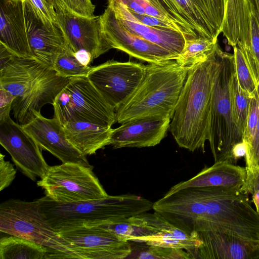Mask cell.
I'll use <instances>...</instances> for the list:
<instances>
[{"mask_svg":"<svg viewBox=\"0 0 259 259\" xmlns=\"http://www.w3.org/2000/svg\"><path fill=\"white\" fill-rule=\"evenodd\" d=\"M249 4L251 18L250 45L246 50L240 49L252 76L257 84L259 81V22L253 6L250 2Z\"/></svg>","mask_w":259,"mask_h":259,"instance_id":"30","label":"cell"},{"mask_svg":"<svg viewBox=\"0 0 259 259\" xmlns=\"http://www.w3.org/2000/svg\"><path fill=\"white\" fill-rule=\"evenodd\" d=\"M225 9L221 33L229 45L241 50L250 45L251 18L248 0H224Z\"/></svg>","mask_w":259,"mask_h":259,"instance_id":"24","label":"cell"},{"mask_svg":"<svg viewBox=\"0 0 259 259\" xmlns=\"http://www.w3.org/2000/svg\"><path fill=\"white\" fill-rule=\"evenodd\" d=\"M256 92L258 103V113L255 133L250 146L245 156L246 169L251 170L259 169V81Z\"/></svg>","mask_w":259,"mask_h":259,"instance_id":"34","label":"cell"},{"mask_svg":"<svg viewBox=\"0 0 259 259\" xmlns=\"http://www.w3.org/2000/svg\"><path fill=\"white\" fill-rule=\"evenodd\" d=\"M0 43L19 56L32 57L23 0H0Z\"/></svg>","mask_w":259,"mask_h":259,"instance_id":"21","label":"cell"},{"mask_svg":"<svg viewBox=\"0 0 259 259\" xmlns=\"http://www.w3.org/2000/svg\"><path fill=\"white\" fill-rule=\"evenodd\" d=\"M241 190L246 195H252L255 210L259 214V169L246 170V181Z\"/></svg>","mask_w":259,"mask_h":259,"instance_id":"36","label":"cell"},{"mask_svg":"<svg viewBox=\"0 0 259 259\" xmlns=\"http://www.w3.org/2000/svg\"><path fill=\"white\" fill-rule=\"evenodd\" d=\"M15 98L10 92L0 87V121L10 117V113Z\"/></svg>","mask_w":259,"mask_h":259,"instance_id":"41","label":"cell"},{"mask_svg":"<svg viewBox=\"0 0 259 259\" xmlns=\"http://www.w3.org/2000/svg\"><path fill=\"white\" fill-rule=\"evenodd\" d=\"M56 17L58 26L74 53L85 50L94 60L112 49L102 32L100 16L86 17L63 11L56 12Z\"/></svg>","mask_w":259,"mask_h":259,"instance_id":"16","label":"cell"},{"mask_svg":"<svg viewBox=\"0 0 259 259\" xmlns=\"http://www.w3.org/2000/svg\"><path fill=\"white\" fill-rule=\"evenodd\" d=\"M74 55L78 61L83 65L90 66L93 61L91 54L84 50H80L74 53Z\"/></svg>","mask_w":259,"mask_h":259,"instance_id":"43","label":"cell"},{"mask_svg":"<svg viewBox=\"0 0 259 259\" xmlns=\"http://www.w3.org/2000/svg\"><path fill=\"white\" fill-rule=\"evenodd\" d=\"M0 143L16 167L32 181L42 178L49 166L35 141L10 117L0 121Z\"/></svg>","mask_w":259,"mask_h":259,"instance_id":"13","label":"cell"},{"mask_svg":"<svg viewBox=\"0 0 259 259\" xmlns=\"http://www.w3.org/2000/svg\"><path fill=\"white\" fill-rule=\"evenodd\" d=\"M210 29L215 39L221 33L224 0H192Z\"/></svg>","mask_w":259,"mask_h":259,"instance_id":"29","label":"cell"},{"mask_svg":"<svg viewBox=\"0 0 259 259\" xmlns=\"http://www.w3.org/2000/svg\"><path fill=\"white\" fill-rule=\"evenodd\" d=\"M171 118L150 117L131 120L113 129L109 145L113 148L156 146L165 137Z\"/></svg>","mask_w":259,"mask_h":259,"instance_id":"18","label":"cell"},{"mask_svg":"<svg viewBox=\"0 0 259 259\" xmlns=\"http://www.w3.org/2000/svg\"><path fill=\"white\" fill-rule=\"evenodd\" d=\"M67 11L75 15L91 17L94 15L95 6L91 0H61Z\"/></svg>","mask_w":259,"mask_h":259,"instance_id":"37","label":"cell"},{"mask_svg":"<svg viewBox=\"0 0 259 259\" xmlns=\"http://www.w3.org/2000/svg\"><path fill=\"white\" fill-rule=\"evenodd\" d=\"M47 21L57 24L56 12L47 0H28Z\"/></svg>","mask_w":259,"mask_h":259,"instance_id":"39","label":"cell"},{"mask_svg":"<svg viewBox=\"0 0 259 259\" xmlns=\"http://www.w3.org/2000/svg\"><path fill=\"white\" fill-rule=\"evenodd\" d=\"M215 48L205 61L189 69L169 129L179 147L201 149L210 138L212 89L217 63Z\"/></svg>","mask_w":259,"mask_h":259,"instance_id":"2","label":"cell"},{"mask_svg":"<svg viewBox=\"0 0 259 259\" xmlns=\"http://www.w3.org/2000/svg\"><path fill=\"white\" fill-rule=\"evenodd\" d=\"M48 2L54 8L56 12L67 11L61 0H47Z\"/></svg>","mask_w":259,"mask_h":259,"instance_id":"44","label":"cell"},{"mask_svg":"<svg viewBox=\"0 0 259 259\" xmlns=\"http://www.w3.org/2000/svg\"><path fill=\"white\" fill-rule=\"evenodd\" d=\"M246 179L245 167L227 161H218L210 167H205L192 178L173 186L165 194L192 187L241 189Z\"/></svg>","mask_w":259,"mask_h":259,"instance_id":"22","label":"cell"},{"mask_svg":"<svg viewBox=\"0 0 259 259\" xmlns=\"http://www.w3.org/2000/svg\"><path fill=\"white\" fill-rule=\"evenodd\" d=\"M158 1L179 27L186 41L200 38L218 41L192 0Z\"/></svg>","mask_w":259,"mask_h":259,"instance_id":"23","label":"cell"},{"mask_svg":"<svg viewBox=\"0 0 259 259\" xmlns=\"http://www.w3.org/2000/svg\"><path fill=\"white\" fill-rule=\"evenodd\" d=\"M247 152V146L243 141L235 144L232 149L231 154L234 160L236 162L237 160L245 156Z\"/></svg>","mask_w":259,"mask_h":259,"instance_id":"42","label":"cell"},{"mask_svg":"<svg viewBox=\"0 0 259 259\" xmlns=\"http://www.w3.org/2000/svg\"><path fill=\"white\" fill-rule=\"evenodd\" d=\"M5 156L0 154V191L8 187L16 177V170L13 165L5 159Z\"/></svg>","mask_w":259,"mask_h":259,"instance_id":"38","label":"cell"},{"mask_svg":"<svg viewBox=\"0 0 259 259\" xmlns=\"http://www.w3.org/2000/svg\"><path fill=\"white\" fill-rule=\"evenodd\" d=\"M34 115L33 120L21 126L41 149L48 151L62 163H76L93 168L87 156L68 140L63 125L57 119L47 118L40 112Z\"/></svg>","mask_w":259,"mask_h":259,"instance_id":"17","label":"cell"},{"mask_svg":"<svg viewBox=\"0 0 259 259\" xmlns=\"http://www.w3.org/2000/svg\"><path fill=\"white\" fill-rule=\"evenodd\" d=\"M176 60L146 65L133 94L115 110L116 121L150 117L171 118L188 73Z\"/></svg>","mask_w":259,"mask_h":259,"instance_id":"5","label":"cell"},{"mask_svg":"<svg viewBox=\"0 0 259 259\" xmlns=\"http://www.w3.org/2000/svg\"><path fill=\"white\" fill-rule=\"evenodd\" d=\"M0 231L26 239L49 249V258H65L66 241L47 221L38 200L11 199L0 205Z\"/></svg>","mask_w":259,"mask_h":259,"instance_id":"6","label":"cell"},{"mask_svg":"<svg viewBox=\"0 0 259 259\" xmlns=\"http://www.w3.org/2000/svg\"><path fill=\"white\" fill-rule=\"evenodd\" d=\"M59 233L70 249L65 258L123 259L132 252L129 241L99 226L80 227Z\"/></svg>","mask_w":259,"mask_h":259,"instance_id":"11","label":"cell"},{"mask_svg":"<svg viewBox=\"0 0 259 259\" xmlns=\"http://www.w3.org/2000/svg\"><path fill=\"white\" fill-rule=\"evenodd\" d=\"M49 249L21 237L10 235L0 240L1 259H47Z\"/></svg>","mask_w":259,"mask_h":259,"instance_id":"26","label":"cell"},{"mask_svg":"<svg viewBox=\"0 0 259 259\" xmlns=\"http://www.w3.org/2000/svg\"><path fill=\"white\" fill-rule=\"evenodd\" d=\"M218 41L200 38L186 41L185 47L176 60L188 69L206 60L213 52Z\"/></svg>","mask_w":259,"mask_h":259,"instance_id":"28","label":"cell"},{"mask_svg":"<svg viewBox=\"0 0 259 259\" xmlns=\"http://www.w3.org/2000/svg\"><path fill=\"white\" fill-rule=\"evenodd\" d=\"M102 32L112 49L150 63L177 60L179 56L169 51L126 30L108 6L100 16Z\"/></svg>","mask_w":259,"mask_h":259,"instance_id":"14","label":"cell"},{"mask_svg":"<svg viewBox=\"0 0 259 259\" xmlns=\"http://www.w3.org/2000/svg\"><path fill=\"white\" fill-rule=\"evenodd\" d=\"M99 227L109 229L130 242L148 245L182 249L195 258L201 244L198 232L188 233L157 212H143L126 220Z\"/></svg>","mask_w":259,"mask_h":259,"instance_id":"8","label":"cell"},{"mask_svg":"<svg viewBox=\"0 0 259 259\" xmlns=\"http://www.w3.org/2000/svg\"><path fill=\"white\" fill-rule=\"evenodd\" d=\"M217 63L214 72L211 99L209 142L214 162H236L232 158L236 139L231 117L230 79L234 70L233 55L224 52L218 45Z\"/></svg>","mask_w":259,"mask_h":259,"instance_id":"7","label":"cell"},{"mask_svg":"<svg viewBox=\"0 0 259 259\" xmlns=\"http://www.w3.org/2000/svg\"><path fill=\"white\" fill-rule=\"evenodd\" d=\"M121 25L131 33L154 43L179 56L183 50L186 39L181 32L168 28L154 27L139 22L121 0H108Z\"/></svg>","mask_w":259,"mask_h":259,"instance_id":"19","label":"cell"},{"mask_svg":"<svg viewBox=\"0 0 259 259\" xmlns=\"http://www.w3.org/2000/svg\"><path fill=\"white\" fill-rule=\"evenodd\" d=\"M253 6L259 22V0H248Z\"/></svg>","mask_w":259,"mask_h":259,"instance_id":"45","label":"cell"},{"mask_svg":"<svg viewBox=\"0 0 259 259\" xmlns=\"http://www.w3.org/2000/svg\"><path fill=\"white\" fill-rule=\"evenodd\" d=\"M153 210L188 233H226L259 241V214L241 189L185 188L165 194Z\"/></svg>","mask_w":259,"mask_h":259,"instance_id":"1","label":"cell"},{"mask_svg":"<svg viewBox=\"0 0 259 259\" xmlns=\"http://www.w3.org/2000/svg\"><path fill=\"white\" fill-rule=\"evenodd\" d=\"M63 126L68 140L85 156L109 145L113 130L111 127L83 121L69 122Z\"/></svg>","mask_w":259,"mask_h":259,"instance_id":"25","label":"cell"},{"mask_svg":"<svg viewBox=\"0 0 259 259\" xmlns=\"http://www.w3.org/2000/svg\"><path fill=\"white\" fill-rule=\"evenodd\" d=\"M258 113V103L256 91L251 98L246 128L242 141L247 146V150L253 140L255 131Z\"/></svg>","mask_w":259,"mask_h":259,"instance_id":"35","label":"cell"},{"mask_svg":"<svg viewBox=\"0 0 259 259\" xmlns=\"http://www.w3.org/2000/svg\"><path fill=\"white\" fill-rule=\"evenodd\" d=\"M71 77L60 76L52 68L33 57L13 53L0 65V87L15 97L12 110L20 125L33 120L46 104L53 105Z\"/></svg>","mask_w":259,"mask_h":259,"instance_id":"3","label":"cell"},{"mask_svg":"<svg viewBox=\"0 0 259 259\" xmlns=\"http://www.w3.org/2000/svg\"><path fill=\"white\" fill-rule=\"evenodd\" d=\"M92 67L80 63L70 48L57 57L53 66L60 76L64 77L87 76Z\"/></svg>","mask_w":259,"mask_h":259,"instance_id":"32","label":"cell"},{"mask_svg":"<svg viewBox=\"0 0 259 259\" xmlns=\"http://www.w3.org/2000/svg\"><path fill=\"white\" fill-rule=\"evenodd\" d=\"M198 233L201 244L195 258L259 259V241H247L226 233Z\"/></svg>","mask_w":259,"mask_h":259,"instance_id":"20","label":"cell"},{"mask_svg":"<svg viewBox=\"0 0 259 259\" xmlns=\"http://www.w3.org/2000/svg\"><path fill=\"white\" fill-rule=\"evenodd\" d=\"M80 164L66 162L50 166L37 185L46 196L61 203L103 198L108 195L92 171Z\"/></svg>","mask_w":259,"mask_h":259,"instance_id":"10","label":"cell"},{"mask_svg":"<svg viewBox=\"0 0 259 259\" xmlns=\"http://www.w3.org/2000/svg\"><path fill=\"white\" fill-rule=\"evenodd\" d=\"M229 91L231 105V117L238 142L243 140L248 120L251 97L239 85L234 69L231 74Z\"/></svg>","mask_w":259,"mask_h":259,"instance_id":"27","label":"cell"},{"mask_svg":"<svg viewBox=\"0 0 259 259\" xmlns=\"http://www.w3.org/2000/svg\"><path fill=\"white\" fill-rule=\"evenodd\" d=\"M233 48V66L240 88L251 97L256 90L254 81L244 59L243 55L238 46Z\"/></svg>","mask_w":259,"mask_h":259,"instance_id":"33","label":"cell"},{"mask_svg":"<svg viewBox=\"0 0 259 259\" xmlns=\"http://www.w3.org/2000/svg\"><path fill=\"white\" fill-rule=\"evenodd\" d=\"M130 12L139 22L145 25L154 27L168 28L180 32L175 25L171 23H168L153 16H151L146 14L141 15L131 11Z\"/></svg>","mask_w":259,"mask_h":259,"instance_id":"40","label":"cell"},{"mask_svg":"<svg viewBox=\"0 0 259 259\" xmlns=\"http://www.w3.org/2000/svg\"><path fill=\"white\" fill-rule=\"evenodd\" d=\"M48 223L58 232L124 221L153 209L150 200L135 194L61 203L46 196L37 199Z\"/></svg>","mask_w":259,"mask_h":259,"instance_id":"4","label":"cell"},{"mask_svg":"<svg viewBox=\"0 0 259 259\" xmlns=\"http://www.w3.org/2000/svg\"><path fill=\"white\" fill-rule=\"evenodd\" d=\"M53 106L54 117L62 125L83 121L111 127L116 121L115 109L106 103L87 76L71 77Z\"/></svg>","mask_w":259,"mask_h":259,"instance_id":"9","label":"cell"},{"mask_svg":"<svg viewBox=\"0 0 259 259\" xmlns=\"http://www.w3.org/2000/svg\"><path fill=\"white\" fill-rule=\"evenodd\" d=\"M132 252L127 258L155 259L193 258L187 251L182 249L157 246L133 245Z\"/></svg>","mask_w":259,"mask_h":259,"instance_id":"31","label":"cell"},{"mask_svg":"<svg viewBox=\"0 0 259 259\" xmlns=\"http://www.w3.org/2000/svg\"><path fill=\"white\" fill-rule=\"evenodd\" d=\"M146 65L135 62L109 60L93 67L87 77L106 103L115 110L135 91Z\"/></svg>","mask_w":259,"mask_h":259,"instance_id":"12","label":"cell"},{"mask_svg":"<svg viewBox=\"0 0 259 259\" xmlns=\"http://www.w3.org/2000/svg\"><path fill=\"white\" fill-rule=\"evenodd\" d=\"M31 57L52 68L57 57L70 49L57 24L45 20L28 0H23Z\"/></svg>","mask_w":259,"mask_h":259,"instance_id":"15","label":"cell"}]
</instances>
